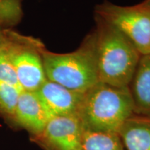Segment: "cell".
<instances>
[{"instance_id":"obj_14","label":"cell","mask_w":150,"mask_h":150,"mask_svg":"<svg viewBox=\"0 0 150 150\" xmlns=\"http://www.w3.org/2000/svg\"><path fill=\"white\" fill-rule=\"evenodd\" d=\"M22 13L20 0H0V24L16 23Z\"/></svg>"},{"instance_id":"obj_13","label":"cell","mask_w":150,"mask_h":150,"mask_svg":"<svg viewBox=\"0 0 150 150\" xmlns=\"http://www.w3.org/2000/svg\"><path fill=\"white\" fill-rule=\"evenodd\" d=\"M0 80L22 90L11 61L8 38L0 45Z\"/></svg>"},{"instance_id":"obj_10","label":"cell","mask_w":150,"mask_h":150,"mask_svg":"<svg viewBox=\"0 0 150 150\" xmlns=\"http://www.w3.org/2000/svg\"><path fill=\"white\" fill-rule=\"evenodd\" d=\"M125 150H150V120L134 115L118 131Z\"/></svg>"},{"instance_id":"obj_9","label":"cell","mask_w":150,"mask_h":150,"mask_svg":"<svg viewBox=\"0 0 150 150\" xmlns=\"http://www.w3.org/2000/svg\"><path fill=\"white\" fill-rule=\"evenodd\" d=\"M129 88L134 113L150 115V54L141 55Z\"/></svg>"},{"instance_id":"obj_7","label":"cell","mask_w":150,"mask_h":150,"mask_svg":"<svg viewBox=\"0 0 150 150\" xmlns=\"http://www.w3.org/2000/svg\"><path fill=\"white\" fill-rule=\"evenodd\" d=\"M52 118L36 92L22 91L15 110L13 123L27 131L30 138L39 136Z\"/></svg>"},{"instance_id":"obj_12","label":"cell","mask_w":150,"mask_h":150,"mask_svg":"<svg viewBox=\"0 0 150 150\" xmlns=\"http://www.w3.org/2000/svg\"><path fill=\"white\" fill-rule=\"evenodd\" d=\"M21 91L22 90L0 80V116L12 123Z\"/></svg>"},{"instance_id":"obj_5","label":"cell","mask_w":150,"mask_h":150,"mask_svg":"<svg viewBox=\"0 0 150 150\" xmlns=\"http://www.w3.org/2000/svg\"><path fill=\"white\" fill-rule=\"evenodd\" d=\"M40 42L27 40L22 42L9 40V52L22 91L35 92L46 81Z\"/></svg>"},{"instance_id":"obj_11","label":"cell","mask_w":150,"mask_h":150,"mask_svg":"<svg viewBox=\"0 0 150 150\" xmlns=\"http://www.w3.org/2000/svg\"><path fill=\"white\" fill-rule=\"evenodd\" d=\"M81 150H125L117 133L84 130Z\"/></svg>"},{"instance_id":"obj_6","label":"cell","mask_w":150,"mask_h":150,"mask_svg":"<svg viewBox=\"0 0 150 150\" xmlns=\"http://www.w3.org/2000/svg\"><path fill=\"white\" fill-rule=\"evenodd\" d=\"M84 129L77 115L55 116L31 139L44 150H81Z\"/></svg>"},{"instance_id":"obj_4","label":"cell","mask_w":150,"mask_h":150,"mask_svg":"<svg viewBox=\"0 0 150 150\" xmlns=\"http://www.w3.org/2000/svg\"><path fill=\"white\" fill-rule=\"evenodd\" d=\"M95 15L120 31L140 55L150 54V6H122L104 1L96 6Z\"/></svg>"},{"instance_id":"obj_15","label":"cell","mask_w":150,"mask_h":150,"mask_svg":"<svg viewBox=\"0 0 150 150\" xmlns=\"http://www.w3.org/2000/svg\"><path fill=\"white\" fill-rule=\"evenodd\" d=\"M7 38H8L6 36V35L4 33L3 31H1V29H0V45L4 42H5V41L7 40Z\"/></svg>"},{"instance_id":"obj_1","label":"cell","mask_w":150,"mask_h":150,"mask_svg":"<svg viewBox=\"0 0 150 150\" xmlns=\"http://www.w3.org/2000/svg\"><path fill=\"white\" fill-rule=\"evenodd\" d=\"M94 32L99 80L116 87H129L140 54L113 25L95 15Z\"/></svg>"},{"instance_id":"obj_8","label":"cell","mask_w":150,"mask_h":150,"mask_svg":"<svg viewBox=\"0 0 150 150\" xmlns=\"http://www.w3.org/2000/svg\"><path fill=\"white\" fill-rule=\"evenodd\" d=\"M35 92L52 117L77 115L84 95L48 79Z\"/></svg>"},{"instance_id":"obj_2","label":"cell","mask_w":150,"mask_h":150,"mask_svg":"<svg viewBox=\"0 0 150 150\" xmlns=\"http://www.w3.org/2000/svg\"><path fill=\"white\" fill-rule=\"evenodd\" d=\"M134 114L129 87L99 81L83 95L78 112L84 130L117 133Z\"/></svg>"},{"instance_id":"obj_3","label":"cell","mask_w":150,"mask_h":150,"mask_svg":"<svg viewBox=\"0 0 150 150\" xmlns=\"http://www.w3.org/2000/svg\"><path fill=\"white\" fill-rule=\"evenodd\" d=\"M41 56L47 79L54 83L85 93L99 81L93 33L74 52L57 54L42 48Z\"/></svg>"},{"instance_id":"obj_16","label":"cell","mask_w":150,"mask_h":150,"mask_svg":"<svg viewBox=\"0 0 150 150\" xmlns=\"http://www.w3.org/2000/svg\"><path fill=\"white\" fill-rule=\"evenodd\" d=\"M142 2H143L144 4H145L150 6V0H145V1H142Z\"/></svg>"}]
</instances>
